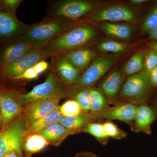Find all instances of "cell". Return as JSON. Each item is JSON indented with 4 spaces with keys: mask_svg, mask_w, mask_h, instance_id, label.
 <instances>
[{
    "mask_svg": "<svg viewBox=\"0 0 157 157\" xmlns=\"http://www.w3.org/2000/svg\"><path fill=\"white\" fill-rule=\"evenodd\" d=\"M136 15L133 10L124 5H111L97 10L83 20L89 22L108 21L133 22L136 20Z\"/></svg>",
    "mask_w": 157,
    "mask_h": 157,
    "instance_id": "ba28073f",
    "label": "cell"
},
{
    "mask_svg": "<svg viewBox=\"0 0 157 157\" xmlns=\"http://www.w3.org/2000/svg\"><path fill=\"white\" fill-rule=\"evenodd\" d=\"M128 46L125 43L107 40L100 42L97 46V49L104 52L118 53L122 52L128 48Z\"/></svg>",
    "mask_w": 157,
    "mask_h": 157,
    "instance_id": "4316f807",
    "label": "cell"
},
{
    "mask_svg": "<svg viewBox=\"0 0 157 157\" xmlns=\"http://www.w3.org/2000/svg\"><path fill=\"white\" fill-rule=\"evenodd\" d=\"M50 57V56L44 49H35L18 61L2 70V77L12 79L25 70L33 67L38 62Z\"/></svg>",
    "mask_w": 157,
    "mask_h": 157,
    "instance_id": "4fadbf2b",
    "label": "cell"
},
{
    "mask_svg": "<svg viewBox=\"0 0 157 157\" xmlns=\"http://www.w3.org/2000/svg\"><path fill=\"white\" fill-rule=\"evenodd\" d=\"M4 157H23V154L17 152L12 151L7 154Z\"/></svg>",
    "mask_w": 157,
    "mask_h": 157,
    "instance_id": "f35d334b",
    "label": "cell"
},
{
    "mask_svg": "<svg viewBox=\"0 0 157 157\" xmlns=\"http://www.w3.org/2000/svg\"><path fill=\"white\" fill-rule=\"evenodd\" d=\"M90 112L100 123L110 108L107 98L101 89L92 87L89 89Z\"/></svg>",
    "mask_w": 157,
    "mask_h": 157,
    "instance_id": "d6986e66",
    "label": "cell"
},
{
    "mask_svg": "<svg viewBox=\"0 0 157 157\" xmlns=\"http://www.w3.org/2000/svg\"><path fill=\"white\" fill-rule=\"evenodd\" d=\"M146 51L136 52L124 65L122 73L124 76H130L144 70Z\"/></svg>",
    "mask_w": 157,
    "mask_h": 157,
    "instance_id": "cb8c5ba5",
    "label": "cell"
},
{
    "mask_svg": "<svg viewBox=\"0 0 157 157\" xmlns=\"http://www.w3.org/2000/svg\"><path fill=\"white\" fill-rule=\"evenodd\" d=\"M157 66V52L152 48L146 51L144 70L149 73Z\"/></svg>",
    "mask_w": 157,
    "mask_h": 157,
    "instance_id": "d6a6232c",
    "label": "cell"
},
{
    "mask_svg": "<svg viewBox=\"0 0 157 157\" xmlns=\"http://www.w3.org/2000/svg\"><path fill=\"white\" fill-rule=\"evenodd\" d=\"M96 36L95 29L91 25L86 24H77L52 40L43 49L51 57L63 54L69 51L86 48Z\"/></svg>",
    "mask_w": 157,
    "mask_h": 157,
    "instance_id": "7a4b0ae2",
    "label": "cell"
},
{
    "mask_svg": "<svg viewBox=\"0 0 157 157\" xmlns=\"http://www.w3.org/2000/svg\"><path fill=\"white\" fill-rule=\"evenodd\" d=\"M61 55L82 74L91 63L95 53L89 48H82L69 51Z\"/></svg>",
    "mask_w": 157,
    "mask_h": 157,
    "instance_id": "e0dca14e",
    "label": "cell"
},
{
    "mask_svg": "<svg viewBox=\"0 0 157 157\" xmlns=\"http://www.w3.org/2000/svg\"><path fill=\"white\" fill-rule=\"evenodd\" d=\"M137 107V105L125 101H117L106 113L104 119L109 121L119 120L128 124L132 128Z\"/></svg>",
    "mask_w": 157,
    "mask_h": 157,
    "instance_id": "2e32d148",
    "label": "cell"
},
{
    "mask_svg": "<svg viewBox=\"0 0 157 157\" xmlns=\"http://www.w3.org/2000/svg\"><path fill=\"white\" fill-rule=\"evenodd\" d=\"M50 144L49 142L40 133L28 134L24 137L22 150L26 157L42 151Z\"/></svg>",
    "mask_w": 157,
    "mask_h": 157,
    "instance_id": "7402d4cb",
    "label": "cell"
},
{
    "mask_svg": "<svg viewBox=\"0 0 157 157\" xmlns=\"http://www.w3.org/2000/svg\"><path fill=\"white\" fill-rule=\"evenodd\" d=\"M101 30L108 36L121 40H128L132 36L133 29L125 24L105 22L101 25Z\"/></svg>",
    "mask_w": 157,
    "mask_h": 157,
    "instance_id": "603a6c76",
    "label": "cell"
},
{
    "mask_svg": "<svg viewBox=\"0 0 157 157\" xmlns=\"http://www.w3.org/2000/svg\"><path fill=\"white\" fill-rule=\"evenodd\" d=\"M67 88L56 74L49 69L45 81L35 86L30 91L24 94L12 92L20 104L24 107L31 102L42 99L63 98Z\"/></svg>",
    "mask_w": 157,
    "mask_h": 157,
    "instance_id": "5b68a950",
    "label": "cell"
},
{
    "mask_svg": "<svg viewBox=\"0 0 157 157\" xmlns=\"http://www.w3.org/2000/svg\"><path fill=\"white\" fill-rule=\"evenodd\" d=\"M39 75L33 67L25 70L23 73L12 78L13 80H32L37 79Z\"/></svg>",
    "mask_w": 157,
    "mask_h": 157,
    "instance_id": "836d02e7",
    "label": "cell"
},
{
    "mask_svg": "<svg viewBox=\"0 0 157 157\" xmlns=\"http://www.w3.org/2000/svg\"><path fill=\"white\" fill-rule=\"evenodd\" d=\"M2 113H1V109H0V132L2 130Z\"/></svg>",
    "mask_w": 157,
    "mask_h": 157,
    "instance_id": "7bdbcfd3",
    "label": "cell"
},
{
    "mask_svg": "<svg viewBox=\"0 0 157 157\" xmlns=\"http://www.w3.org/2000/svg\"><path fill=\"white\" fill-rule=\"evenodd\" d=\"M49 69L56 74L67 87L77 83L82 75L63 55H57L51 57Z\"/></svg>",
    "mask_w": 157,
    "mask_h": 157,
    "instance_id": "7c38bea8",
    "label": "cell"
},
{
    "mask_svg": "<svg viewBox=\"0 0 157 157\" xmlns=\"http://www.w3.org/2000/svg\"><path fill=\"white\" fill-rule=\"evenodd\" d=\"M74 157H101L98 155L90 151H82L77 153Z\"/></svg>",
    "mask_w": 157,
    "mask_h": 157,
    "instance_id": "8d00e7d4",
    "label": "cell"
},
{
    "mask_svg": "<svg viewBox=\"0 0 157 157\" xmlns=\"http://www.w3.org/2000/svg\"><path fill=\"white\" fill-rule=\"evenodd\" d=\"M93 7L92 2L85 0L54 1L49 5L46 17H57L74 21L90 14Z\"/></svg>",
    "mask_w": 157,
    "mask_h": 157,
    "instance_id": "8992f818",
    "label": "cell"
},
{
    "mask_svg": "<svg viewBox=\"0 0 157 157\" xmlns=\"http://www.w3.org/2000/svg\"><path fill=\"white\" fill-rule=\"evenodd\" d=\"M0 49V70L18 61L35 48L21 38L2 45Z\"/></svg>",
    "mask_w": 157,
    "mask_h": 157,
    "instance_id": "30bf717a",
    "label": "cell"
},
{
    "mask_svg": "<svg viewBox=\"0 0 157 157\" xmlns=\"http://www.w3.org/2000/svg\"><path fill=\"white\" fill-rule=\"evenodd\" d=\"M26 129L19 116L0 132V157L12 151L23 154L22 141Z\"/></svg>",
    "mask_w": 157,
    "mask_h": 157,
    "instance_id": "52a82bcc",
    "label": "cell"
},
{
    "mask_svg": "<svg viewBox=\"0 0 157 157\" xmlns=\"http://www.w3.org/2000/svg\"><path fill=\"white\" fill-rule=\"evenodd\" d=\"M157 119L156 113L152 107L148 104L140 105L137 107L131 129L136 133L142 132L151 135L152 124Z\"/></svg>",
    "mask_w": 157,
    "mask_h": 157,
    "instance_id": "9a60e30c",
    "label": "cell"
},
{
    "mask_svg": "<svg viewBox=\"0 0 157 157\" xmlns=\"http://www.w3.org/2000/svg\"><path fill=\"white\" fill-rule=\"evenodd\" d=\"M147 34L149 39L152 41H157V26L149 31Z\"/></svg>",
    "mask_w": 157,
    "mask_h": 157,
    "instance_id": "74e56055",
    "label": "cell"
},
{
    "mask_svg": "<svg viewBox=\"0 0 157 157\" xmlns=\"http://www.w3.org/2000/svg\"><path fill=\"white\" fill-rule=\"evenodd\" d=\"M157 26V4L151 9L144 19L140 32L142 35L147 34L149 31Z\"/></svg>",
    "mask_w": 157,
    "mask_h": 157,
    "instance_id": "f546056e",
    "label": "cell"
},
{
    "mask_svg": "<svg viewBox=\"0 0 157 157\" xmlns=\"http://www.w3.org/2000/svg\"><path fill=\"white\" fill-rule=\"evenodd\" d=\"M116 61L115 58L109 56L101 57L95 59L82 74L78 82L66 88L63 98L73 99L80 91L93 87L98 80L113 67Z\"/></svg>",
    "mask_w": 157,
    "mask_h": 157,
    "instance_id": "277c9868",
    "label": "cell"
},
{
    "mask_svg": "<svg viewBox=\"0 0 157 157\" xmlns=\"http://www.w3.org/2000/svg\"><path fill=\"white\" fill-rule=\"evenodd\" d=\"M39 133L46 139L50 144L58 146L71 135L77 134L76 132L66 128L59 122L49 125Z\"/></svg>",
    "mask_w": 157,
    "mask_h": 157,
    "instance_id": "ffe728a7",
    "label": "cell"
},
{
    "mask_svg": "<svg viewBox=\"0 0 157 157\" xmlns=\"http://www.w3.org/2000/svg\"><path fill=\"white\" fill-rule=\"evenodd\" d=\"M28 25L21 21L16 15L0 10V44L19 39L27 28Z\"/></svg>",
    "mask_w": 157,
    "mask_h": 157,
    "instance_id": "8fae6325",
    "label": "cell"
},
{
    "mask_svg": "<svg viewBox=\"0 0 157 157\" xmlns=\"http://www.w3.org/2000/svg\"><path fill=\"white\" fill-rule=\"evenodd\" d=\"M73 99L78 103L82 112H90L89 89L80 91L75 95Z\"/></svg>",
    "mask_w": 157,
    "mask_h": 157,
    "instance_id": "4dcf8cb0",
    "label": "cell"
},
{
    "mask_svg": "<svg viewBox=\"0 0 157 157\" xmlns=\"http://www.w3.org/2000/svg\"><path fill=\"white\" fill-rule=\"evenodd\" d=\"M62 115L73 117L79 115L82 112L78 103L74 99H70L59 107Z\"/></svg>",
    "mask_w": 157,
    "mask_h": 157,
    "instance_id": "83f0119b",
    "label": "cell"
},
{
    "mask_svg": "<svg viewBox=\"0 0 157 157\" xmlns=\"http://www.w3.org/2000/svg\"><path fill=\"white\" fill-rule=\"evenodd\" d=\"M123 75L119 70H115L107 76L101 85V90L106 96L109 104H115L117 101Z\"/></svg>",
    "mask_w": 157,
    "mask_h": 157,
    "instance_id": "ac0fdd59",
    "label": "cell"
},
{
    "mask_svg": "<svg viewBox=\"0 0 157 157\" xmlns=\"http://www.w3.org/2000/svg\"><path fill=\"white\" fill-rule=\"evenodd\" d=\"M22 0H0V10L8 14L16 15V11Z\"/></svg>",
    "mask_w": 157,
    "mask_h": 157,
    "instance_id": "1f68e13d",
    "label": "cell"
},
{
    "mask_svg": "<svg viewBox=\"0 0 157 157\" xmlns=\"http://www.w3.org/2000/svg\"><path fill=\"white\" fill-rule=\"evenodd\" d=\"M60 99L58 98L42 99L31 102L25 106L20 116L23 121L26 128L34 122L44 117L59 107V103Z\"/></svg>",
    "mask_w": 157,
    "mask_h": 157,
    "instance_id": "9c48e42d",
    "label": "cell"
},
{
    "mask_svg": "<svg viewBox=\"0 0 157 157\" xmlns=\"http://www.w3.org/2000/svg\"><path fill=\"white\" fill-rule=\"evenodd\" d=\"M154 109L157 115V94L156 98H155L153 104V106L151 107Z\"/></svg>",
    "mask_w": 157,
    "mask_h": 157,
    "instance_id": "b9f144b4",
    "label": "cell"
},
{
    "mask_svg": "<svg viewBox=\"0 0 157 157\" xmlns=\"http://www.w3.org/2000/svg\"><path fill=\"white\" fill-rule=\"evenodd\" d=\"M131 2L132 4H134V5H140L148 2V1H147V0H132Z\"/></svg>",
    "mask_w": 157,
    "mask_h": 157,
    "instance_id": "ab89813d",
    "label": "cell"
},
{
    "mask_svg": "<svg viewBox=\"0 0 157 157\" xmlns=\"http://www.w3.org/2000/svg\"><path fill=\"white\" fill-rule=\"evenodd\" d=\"M153 88L149 73L143 70L128 77L119 96L125 102L137 106L148 104Z\"/></svg>",
    "mask_w": 157,
    "mask_h": 157,
    "instance_id": "3957f363",
    "label": "cell"
},
{
    "mask_svg": "<svg viewBox=\"0 0 157 157\" xmlns=\"http://www.w3.org/2000/svg\"><path fill=\"white\" fill-rule=\"evenodd\" d=\"M1 76H2V71L0 70V77H1Z\"/></svg>",
    "mask_w": 157,
    "mask_h": 157,
    "instance_id": "ee69618b",
    "label": "cell"
},
{
    "mask_svg": "<svg viewBox=\"0 0 157 157\" xmlns=\"http://www.w3.org/2000/svg\"><path fill=\"white\" fill-rule=\"evenodd\" d=\"M82 132L90 134L103 145H106L109 141V137L105 133L103 124L101 123L94 122L89 124Z\"/></svg>",
    "mask_w": 157,
    "mask_h": 157,
    "instance_id": "484cf974",
    "label": "cell"
},
{
    "mask_svg": "<svg viewBox=\"0 0 157 157\" xmlns=\"http://www.w3.org/2000/svg\"><path fill=\"white\" fill-rule=\"evenodd\" d=\"M149 46L151 48L157 52V41H152L149 43Z\"/></svg>",
    "mask_w": 157,
    "mask_h": 157,
    "instance_id": "60d3db41",
    "label": "cell"
},
{
    "mask_svg": "<svg viewBox=\"0 0 157 157\" xmlns=\"http://www.w3.org/2000/svg\"><path fill=\"white\" fill-rule=\"evenodd\" d=\"M36 72L40 76L49 68V63L46 60H42L37 63L33 67Z\"/></svg>",
    "mask_w": 157,
    "mask_h": 157,
    "instance_id": "e575fe53",
    "label": "cell"
},
{
    "mask_svg": "<svg viewBox=\"0 0 157 157\" xmlns=\"http://www.w3.org/2000/svg\"><path fill=\"white\" fill-rule=\"evenodd\" d=\"M0 109L2 117V130L17 118L23 110L12 91L0 88Z\"/></svg>",
    "mask_w": 157,
    "mask_h": 157,
    "instance_id": "5bb4252c",
    "label": "cell"
},
{
    "mask_svg": "<svg viewBox=\"0 0 157 157\" xmlns=\"http://www.w3.org/2000/svg\"><path fill=\"white\" fill-rule=\"evenodd\" d=\"M73 22L57 17H45L40 22L28 25L20 38L33 48L41 50L76 25Z\"/></svg>",
    "mask_w": 157,
    "mask_h": 157,
    "instance_id": "6da1fadb",
    "label": "cell"
},
{
    "mask_svg": "<svg viewBox=\"0 0 157 157\" xmlns=\"http://www.w3.org/2000/svg\"><path fill=\"white\" fill-rule=\"evenodd\" d=\"M59 107L54 109L53 111L44 117L33 123L26 130L25 132V136L33 133H39L43 129L49 125L59 122L62 116L60 112Z\"/></svg>",
    "mask_w": 157,
    "mask_h": 157,
    "instance_id": "d4e9b609",
    "label": "cell"
},
{
    "mask_svg": "<svg viewBox=\"0 0 157 157\" xmlns=\"http://www.w3.org/2000/svg\"><path fill=\"white\" fill-rule=\"evenodd\" d=\"M61 124L67 128L76 132L77 134L83 132L88 125L98 122L97 120L89 112H82L79 115L73 117L62 115L59 121Z\"/></svg>",
    "mask_w": 157,
    "mask_h": 157,
    "instance_id": "44dd1931",
    "label": "cell"
},
{
    "mask_svg": "<svg viewBox=\"0 0 157 157\" xmlns=\"http://www.w3.org/2000/svg\"><path fill=\"white\" fill-rule=\"evenodd\" d=\"M149 75L150 79L153 87L154 88H157V66L155 67L152 69L149 72Z\"/></svg>",
    "mask_w": 157,
    "mask_h": 157,
    "instance_id": "d590c367",
    "label": "cell"
},
{
    "mask_svg": "<svg viewBox=\"0 0 157 157\" xmlns=\"http://www.w3.org/2000/svg\"><path fill=\"white\" fill-rule=\"evenodd\" d=\"M103 125L105 133L109 138L121 140L126 137L127 133L111 121L105 122Z\"/></svg>",
    "mask_w": 157,
    "mask_h": 157,
    "instance_id": "f1b7e54d",
    "label": "cell"
}]
</instances>
